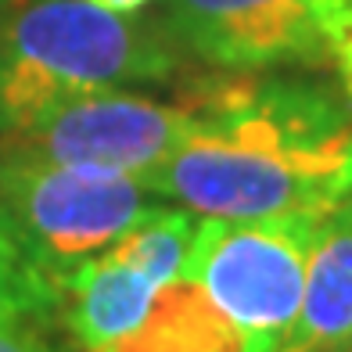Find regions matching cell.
<instances>
[{"label": "cell", "mask_w": 352, "mask_h": 352, "mask_svg": "<svg viewBox=\"0 0 352 352\" xmlns=\"http://www.w3.org/2000/svg\"><path fill=\"white\" fill-rule=\"evenodd\" d=\"M195 126L140 187L205 219L327 216L352 198V116L324 87L234 83L190 98Z\"/></svg>", "instance_id": "obj_1"}, {"label": "cell", "mask_w": 352, "mask_h": 352, "mask_svg": "<svg viewBox=\"0 0 352 352\" xmlns=\"http://www.w3.org/2000/svg\"><path fill=\"white\" fill-rule=\"evenodd\" d=\"M173 54L148 29L90 0H36L0 29V137L58 101L158 79Z\"/></svg>", "instance_id": "obj_2"}, {"label": "cell", "mask_w": 352, "mask_h": 352, "mask_svg": "<svg viewBox=\"0 0 352 352\" xmlns=\"http://www.w3.org/2000/svg\"><path fill=\"white\" fill-rule=\"evenodd\" d=\"M158 209L126 173L0 158V237L51 287Z\"/></svg>", "instance_id": "obj_3"}, {"label": "cell", "mask_w": 352, "mask_h": 352, "mask_svg": "<svg viewBox=\"0 0 352 352\" xmlns=\"http://www.w3.org/2000/svg\"><path fill=\"white\" fill-rule=\"evenodd\" d=\"M320 219H205L180 277L198 284L255 352H280L302 309Z\"/></svg>", "instance_id": "obj_4"}, {"label": "cell", "mask_w": 352, "mask_h": 352, "mask_svg": "<svg viewBox=\"0 0 352 352\" xmlns=\"http://www.w3.org/2000/svg\"><path fill=\"white\" fill-rule=\"evenodd\" d=\"M195 126V108L158 104L126 90L58 101L29 126L0 137V158L126 173L140 180L169 158Z\"/></svg>", "instance_id": "obj_5"}, {"label": "cell", "mask_w": 352, "mask_h": 352, "mask_svg": "<svg viewBox=\"0 0 352 352\" xmlns=\"http://www.w3.org/2000/svg\"><path fill=\"white\" fill-rule=\"evenodd\" d=\"M195 234L198 227L187 212L158 209L111 248L69 274V327L76 342L90 352H104L137 331L158 292L180 277Z\"/></svg>", "instance_id": "obj_6"}, {"label": "cell", "mask_w": 352, "mask_h": 352, "mask_svg": "<svg viewBox=\"0 0 352 352\" xmlns=\"http://www.w3.org/2000/svg\"><path fill=\"white\" fill-rule=\"evenodd\" d=\"M316 4L320 0H169V22L190 51L223 69L327 61Z\"/></svg>", "instance_id": "obj_7"}, {"label": "cell", "mask_w": 352, "mask_h": 352, "mask_svg": "<svg viewBox=\"0 0 352 352\" xmlns=\"http://www.w3.org/2000/svg\"><path fill=\"white\" fill-rule=\"evenodd\" d=\"M352 338V198L316 223L306 295L280 352H342Z\"/></svg>", "instance_id": "obj_8"}, {"label": "cell", "mask_w": 352, "mask_h": 352, "mask_svg": "<svg viewBox=\"0 0 352 352\" xmlns=\"http://www.w3.org/2000/svg\"><path fill=\"white\" fill-rule=\"evenodd\" d=\"M104 352H255L198 284L176 277L158 292L144 324Z\"/></svg>", "instance_id": "obj_9"}, {"label": "cell", "mask_w": 352, "mask_h": 352, "mask_svg": "<svg viewBox=\"0 0 352 352\" xmlns=\"http://www.w3.org/2000/svg\"><path fill=\"white\" fill-rule=\"evenodd\" d=\"M43 306L47 302L29 292L0 287V352H54L33 324Z\"/></svg>", "instance_id": "obj_10"}, {"label": "cell", "mask_w": 352, "mask_h": 352, "mask_svg": "<svg viewBox=\"0 0 352 352\" xmlns=\"http://www.w3.org/2000/svg\"><path fill=\"white\" fill-rule=\"evenodd\" d=\"M316 22H320V36H324L327 61L342 79L345 98L352 101V0H320Z\"/></svg>", "instance_id": "obj_11"}, {"label": "cell", "mask_w": 352, "mask_h": 352, "mask_svg": "<svg viewBox=\"0 0 352 352\" xmlns=\"http://www.w3.org/2000/svg\"><path fill=\"white\" fill-rule=\"evenodd\" d=\"M0 287H14V292H29L43 302L54 298V287L47 284L43 277H36L33 270H25V263L19 259V252H14L4 237H0Z\"/></svg>", "instance_id": "obj_12"}, {"label": "cell", "mask_w": 352, "mask_h": 352, "mask_svg": "<svg viewBox=\"0 0 352 352\" xmlns=\"http://www.w3.org/2000/svg\"><path fill=\"white\" fill-rule=\"evenodd\" d=\"M90 4H98L104 11H116V14H130V11H140L144 4H151V0H90Z\"/></svg>", "instance_id": "obj_13"}, {"label": "cell", "mask_w": 352, "mask_h": 352, "mask_svg": "<svg viewBox=\"0 0 352 352\" xmlns=\"http://www.w3.org/2000/svg\"><path fill=\"white\" fill-rule=\"evenodd\" d=\"M342 352H352V338H349V345H345V349H342Z\"/></svg>", "instance_id": "obj_14"}, {"label": "cell", "mask_w": 352, "mask_h": 352, "mask_svg": "<svg viewBox=\"0 0 352 352\" xmlns=\"http://www.w3.org/2000/svg\"><path fill=\"white\" fill-rule=\"evenodd\" d=\"M0 4H4V0H0Z\"/></svg>", "instance_id": "obj_15"}]
</instances>
